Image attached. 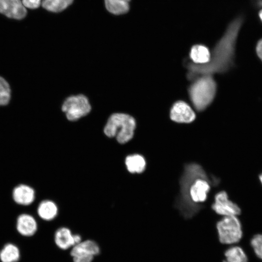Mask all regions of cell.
<instances>
[{"label": "cell", "mask_w": 262, "mask_h": 262, "mask_svg": "<svg viewBox=\"0 0 262 262\" xmlns=\"http://www.w3.org/2000/svg\"><path fill=\"white\" fill-rule=\"evenodd\" d=\"M54 241L57 246L63 250L67 249L75 246L74 234L67 228H59L54 234Z\"/></svg>", "instance_id": "cell-13"}, {"label": "cell", "mask_w": 262, "mask_h": 262, "mask_svg": "<svg viewBox=\"0 0 262 262\" xmlns=\"http://www.w3.org/2000/svg\"><path fill=\"white\" fill-rule=\"evenodd\" d=\"M223 262H247V257L243 249L238 246H233L228 249L225 253Z\"/></svg>", "instance_id": "cell-19"}, {"label": "cell", "mask_w": 262, "mask_h": 262, "mask_svg": "<svg viewBox=\"0 0 262 262\" xmlns=\"http://www.w3.org/2000/svg\"><path fill=\"white\" fill-rule=\"evenodd\" d=\"M191 61L194 64L204 65L210 61L211 51L205 46L201 44L194 45L189 53Z\"/></svg>", "instance_id": "cell-14"}, {"label": "cell", "mask_w": 262, "mask_h": 262, "mask_svg": "<svg viewBox=\"0 0 262 262\" xmlns=\"http://www.w3.org/2000/svg\"><path fill=\"white\" fill-rule=\"evenodd\" d=\"M125 164L127 170L132 174L143 172L146 166L144 157L138 154L128 155L125 158Z\"/></svg>", "instance_id": "cell-16"}, {"label": "cell", "mask_w": 262, "mask_h": 262, "mask_svg": "<svg viewBox=\"0 0 262 262\" xmlns=\"http://www.w3.org/2000/svg\"><path fill=\"white\" fill-rule=\"evenodd\" d=\"M136 128V120L131 115L115 113L108 118L103 132L107 137L115 138L119 144H125L133 138Z\"/></svg>", "instance_id": "cell-3"}, {"label": "cell", "mask_w": 262, "mask_h": 262, "mask_svg": "<svg viewBox=\"0 0 262 262\" xmlns=\"http://www.w3.org/2000/svg\"><path fill=\"white\" fill-rule=\"evenodd\" d=\"M250 243L257 256L262 259V234L255 235L251 240Z\"/></svg>", "instance_id": "cell-22"}, {"label": "cell", "mask_w": 262, "mask_h": 262, "mask_svg": "<svg viewBox=\"0 0 262 262\" xmlns=\"http://www.w3.org/2000/svg\"><path fill=\"white\" fill-rule=\"evenodd\" d=\"M17 231L24 236H31L37 229L35 219L32 215L23 213L18 216L16 224Z\"/></svg>", "instance_id": "cell-12"}, {"label": "cell", "mask_w": 262, "mask_h": 262, "mask_svg": "<svg viewBox=\"0 0 262 262\" xmlns=\"http://www.w3.org/2000/svg\"><path fill=\"white\" fill-rule=\"evenodd\" d=\"M99 252L98 245L94 241L88 240L73 246L70 254L74 262H92L94 257Z\"/></svg>", "instance_id": "cell-7"}, {"label": "cell", "mask_w": 262, "mask_h": 262, "mask_svg": "<svg viewBox=\"0 0 262 262\" xmlns=\"http://www.w3.org/2000/svg\"><path fill=\"white\" fill-rule=\"evenodd\" d=\"M212 208L217 214L223 216H238L241 213L239 206L229 198L228 194L224 191L215 195Z\"/></svg>", "instance_id": "cell-8"}, {"label": "cell", "mask_w": 262, "mask_h": 262, "mask_svg": "<svg viewBox=\"0 0 262 262\" xmlns=\"http://www.w3.org/2000/svg\"><path fill=\"white\" fill-rule=\"evenodd\" d=\"M255 51L257 56L262 62V37L256 43Z\"/></svg>", "instance_id": "cell-24"}, {"label": "cell", "mask_w": 262, "mask_h": 262, "mask_svg": "<svg viewBox=\"0 0 262 262\" xmlns=\"http://www.w3.org/2000/svg\"><path fill=\"white\" fill-rule=\"evenodd\" d=\"M12 197L17 204L27 206L33 202L35 199V191L29 185L19 184L14 188Z\"/></svg>", "instance_id": "cell-11"}, {"label": "cell", "mask_w": 262, "mask_h": 262, "mask_svg": "<svg viewBox=\"0 0 262 262\" xmlns=\"http://www.w3.org/2000/svg\"><path fill=\"white\" fill-rule=\"evenodd\" d=\"M217 90V84L213 75H203L192 81L188 88L190 99L196 110L201 112L213 102Z\"/></svg>", "instance_id": "cell-4"}, {"label": "cell", "mask_w": 262, "mask_h": 262, "mask_svg": "<svg viewBox=\"0 0 262 262\" xmlns=\"http://www.w3.org/2000/svg\"><path fill=\"white\" fill-rule=\"evenodd\" d=\"M240 22L235 20L229 24L226 32L211 52L210 61L204 65L186 63L187 77L191 81L203 75H213L228 71L234 64L235 48Z\"/></svg>", "instance_id": "cell-1"}, {"label": "cell", "mask_w": 262, "mask_h": 262, "mask_svg": "<svg viewBox=\"0 0 262 262\" xmlns=\"http://www.w3.org/2000/svg\"><path fill=\"white\" fill-rule=\"evenodd\" d=\"M219 240L224 244L238 243L243 236L241 222L237 216H223L216 224Z\"/></svg>", "instance_id": "cell-6"}, {"label": "cell", "mask_w": 262, "mask_h": 262, "mask_svg": "<svg viewBox=\"0 0 262 262\" xmlns=\"http://www.w3.org/2000/svg\"><path fill=\"white\" fill-rule=\"evenodd\" d=\"M73 0H44L42 5L47 10L52 12H61L73 2Z\"/></svg>", "instance_id": "cell-20"}, {"label": "cell", "mask_w": 262, "mask_h": 262, "mask_svg": "<svg viewBox=\"0 0 262 262\" xmlns=\"http://www.w3.org/2000/svg\"><path fill=\"white\" fill-rule=\"evenodd\" d=\"M131 0H105L107 10L115 15H121L127 13L129 10Z\"/></svg>", "instance_id": "cell-18"}, {"label": "cell", "mask_w": 262, "mask_h": 262, "mask_svg": "<svg viewBox=\"0 0 262 262\" xmlns=\"http://www.w3.org/2000/svg\"><path fill=\"white\" fill-rule=\"evenodd\" d=\"M12 98V91L8 82L0 76V107L8 105Z\"/></svg>", "instance_id": "cell-21"}, {"label": "cell", "mask_w": 262, "mask_h": 262, "mask_svg": "<svg viewBox=\"0 0 262 262\" xmlns=\"http://www.w3.org/2000/svg\"><path fill=\"white\" fill-rule=\"evenodd\" d=\"M258 16L260 22L262 23V7L259 11Z\"/></svg>", "instance_id": "cell-25"}, {"label": "cell", "mask_w": 262, "mask_h": 262, "mask_svg": "<svg viewBox=\"0 0 262 262\" xmlns=\"http://www.w3.org/2000/svg\"><path fill=\"white\" fill-rule=\"evenodd\" d=\"M170 116L171 119L176 122L189 123L195 120L196 114L187 103L178 101L172 105Z\"/></svg>", "instance_id": "cell-9"}, {"label": "cell", "mask_w": 262, "mask_h": 262, "mask_svg": "<svg viewBox=\"0 0 262 262\" xmlns=\"http://www.w3.org/2000/svg\"><path fill=\"white\" fill-rule=\"evenodd\" d=\"M180 183V200H178V205L184 216L190 217L199 210L195 203L206 200L211 188L210 180L201 166L190 164L185 166Z\"/></svg>", "instance_id": "cell-2"}, {"label": "cell", "mask_w": 262, "mask_h": 262, "mask_svg": "<svg viewBox=\"0 0 262 262\" xmlns=\"http://www.w3.org/2000/svg\"><path fill=\"white\" fill-rule=\"evenodd\" d=\"M19 258V250L13 244H6L0 251V260L1 262H16Z\"/></svg>", "instance_id": "cell-17"}, {"label": "cell", "mask_w": 262, "mask_h": 262, "mask_svg": "<svg viewBox=\"0 0 262 262\" xmlns=\"http://www.w3.org/2000/svg\"><path fill=\"white\" fill-rule=\"evenodd\" d=\"M39 216L46 221L54 219L58 214V209L55 202L50 200L41 201L37 209Z\"/></svg>", "instance_id": "cell-15"}, {"label": "cell", "mask_w": 262, "mask_h": 262, "mask_svg": "<svg viewBox=\"0 0 262 262\" xmlns=\"http://www.w3.org/2000/svg\"><path fill=\"white\" fill-rule=\"evenodd\" d=\"M0 13L8 17L21 19L27 15V11L20 0H0Z\"/></svg>", "instance_id": "cell-10"}, {"label": "cell", "mask_w": 262, "mask_h": 262, "mask_svg": "<svg viewBox=\"0 0 262 262\" xmlns=\"http://www.w3.org/2000/svg\"><path fill=\"white\" fill-rule=\"evenodd\" d=\"M41 0H22V3L25 8L36 9L41 4Z\"/></svg>", "instance_id": "cell-23"}, {"label": "cell", "mask_w": 262, "mask_h": 262, "mask_svg": "<svg viewBox=\"0 0 262 262\" xmlns=\"http://www.w3.org/2000/svg\"><path fill=\"white\" fill-rule=\"evenodd\" d=\"M259 179L260 181V182L261 183L262 185V173L259 175Z\"/></svg>", "instance_id": "cell-26"}, {"label": "cell", "mask_w": 262, "mask_h": 262, "mask_svg": "<svg viewBox=\"0 0 262 262\" xmlns=\"http://www.w3.org/2000/svg\"><path fill=\"white\" fill-rule=\"evenodd\" d=\"M61 110L69 121H77L87 115L92 106L87 96L82 94L66 97L61 105Z\"/></svg>", "instance_id": "cell-5"}]
</instances>
